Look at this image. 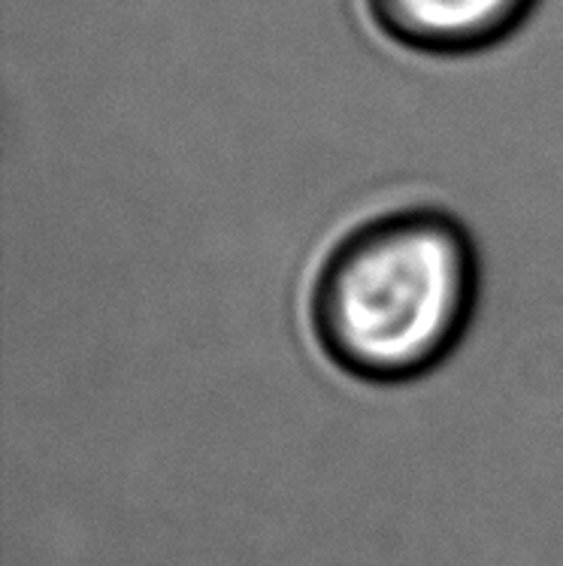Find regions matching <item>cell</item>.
Returning a JSON list of instances; mask_svg holds the SVG:
<instances>
[{
    "mask_svg": "<svg viewBox=\"0 0 563 566\" xmlns=\"http://www.w3.org/2000/svg\"><path fill=\"white\" fill-rule=\"evenodd\" d=\"M479 303V252L439 207H394L327 243L306 285V327L334 370L367 385L425 379L455 355Z\"/></svg>",
    "mask_w": 563,
    "mask_h": 566,
    "instance_id": "cell-1",
    "label": "cell"
},
{
    "mask_svg": "<svg viewBox=\"0 0 563 566\" xmlns=\"http://www.w3.org/2000/svg\"><path fill=\"white\" fill-rule=\"evenodd\" d=\"M540 0H367L369 19L400 46L458 59L503 43Z\"/></svg>",
    "mask_w": 563,
    "mask_h": 566,
    "instance_id": "cell-2",
    "label": "cell"
}]
</instances>
